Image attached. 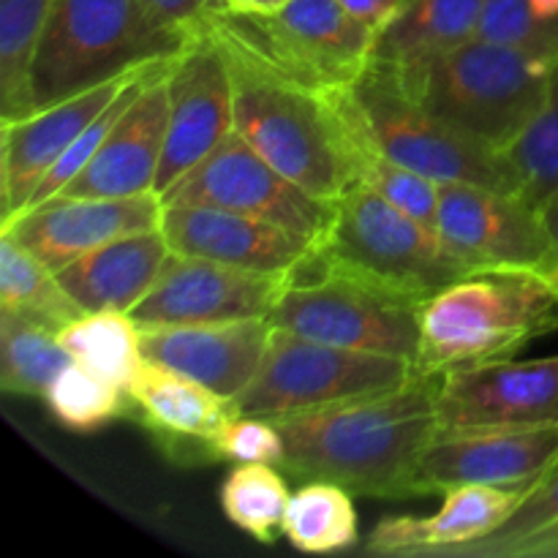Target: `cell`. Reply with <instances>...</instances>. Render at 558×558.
I'll list each match as a JSON object with an SVG mask.
<instances>
[{
	"label": "cell",
	"mask_w": 558,
	"mask_h": 558,
	"mask_svg": "<svg viewBox=\"0 0 558 558\" xmlns=\"http://www.w3.org/2000/svg\"><path fill=\"white\" fill-rule=\"evenodd\" d=\"M287 281L289 276L169 254L150 292L131 308V319L147 330L270 316Z\"/></svg>",
	"instance_id": "5bb4252c"
},
{
	"label": "cell",
	"mask_w": 558,
	"mask_h": 558,
	"mask_svg": "<svg viewBox=\"0 0 558 558\" xmlns=\"http://www.w3.org/2000/svg\"><path fill=\"white\" fill-rule=\"evenodd\" d=\"M423 303L338 272L316 259L289 272L287 289L267 316L272 327L332 347L390 354L414 365Z\"/></svg>",
	"instance_id": "9c48e42d"
},
{
	"label": "cell",
	"mask_w": 558,
	"mask_h": 558,
	"mask_svg": "<svg viewBox=\"0 0 558 558\" xmlns=\"http://www.w3.org/2000/svg\"><path fill=\"white\" fill-rule=\"evenodd\" d=\"M477 38L543 58H558V20L537 16L529 0H488Z\"/></svg>",
	"instance_id": "e575fe53"
},
{
	"label": "cell",
	"mask_w": 558,
	"mask_h": 558,
	"mask_svg": "<svg viewBox=\"0 0 558 558\" xmlns=\"http://www.w3.org/2000/svg\"><path fill=\"white\" fill-rule=\"evenodd\" d=\"M439 430L558 425V354L458 368L436 385Z\"/></svg>",
	"instance_id": "2e32d148"
},
{
	"label": "cell",
	"mask_w": 558,
	"mask_h": 558,
	"mask_svg": "<svg viewBox=\"0 0 558 558\" xmlns=\"http://www.w3.org/2000/svg\"><path fill=\"white\" fill-rule=\"evenodd\" d=\"M161 232L172 254L272 276H289L316 248L276 223L210 205H163Z\"/></svg>",
	"instance_id": "d6986e66"
},
{
	"label": "cell",
	"mask_w": 558,
	"mask_h": 558,
	"mask_svg": "<svg viewBox=\"0 0 558 558\" xmlns=\"http://www.w3.org/2000/svg\"><path fill=\"white\" fill-rule=\"evenodd\" d=\"M207 450H210L213 461L281 466L287 445L272 420L238 412L207 439Z\"/></svg>",
	"instance_id": "d590c367"
},
{
	"label": "cell",
	"mask_w": 558,
	"mask_h": 558,
	"mask_svg": "<svg viewBox=\"0 0 558 558\" xmlns=\"http://www.w3.org/2000/svg\"><path fill=\"white\" fill-rule=\"evenodd\" d=\"M49 414L63 428L87 434V430L104 428L112 420L125 417L134 409L129 390L114 385L107 376L96 374L87 365L71 360L63 371L52 379L44 392Z\"/></svg>",
	"instance_id": "d6a6232c"
},
{
	"label": "cell",
	"mask_w": 558,
	"mask_h": 558,
	"mask_svg": "<svg viewBox=\"0 0 558 558\" xmlns=\"http://www.w3.org/2000/svg\"><path fill=\"white\" fill-rule=\"evenodd\" d=\"M194 31L167 25L147 0H58L31 65L33 112L109 80L169 63Z\"/></svg>",
	"instance_id": "277c9868"
},
{
	"label": "cell",
	"mask_w": 558,
	"mask_h": 558,
	"mask_svg": "<svg viewBox=\"0 0 558 558\" xmlns=\"http://www.w3.org/2000/svg\"><path fill=\"white\" fill-rule=\"evenodd\" d=\"M0 314H14L60 332L85 311L69 298L58 272L0 229Z\"/></svg>",
	"instance_id": "484cf974"
},
{
	"label": "cell",
	"mask_w": 558,
	"mask_h": 558,
	"mask_svg": "<svg viewBox=\"0 0 558 558\" xmlns=\"http://www.w3.org/2000/svg\"><path fill=\"white\" fill-rule=\"evenodd\" d=\"M169 254L172 251L161 229H147L80 256L58 270V281L85 314L93 311L131 314V308L150 292Z\"/></svg>",
	"instance_id": "cb8c5ba5"
},
{
	"label": "cell",
	"mask_w": 558,
	"mask_h": 558,
	"mask_svg": "<svg viewBox=\"0 0 558 558\" xmlns=\"http://www.w3.org/2000/svg\"><path fill=\"white\" fill-rule=\"evenodd\" d=\"M505 158L515 172L523 199L543 207L558 196V63L543 107L510 142Z\"/></svg>",
	"instance_id": "836d02e7"
},
{
	"label": "cell",
	"mask_w": 558,
	"mask_h": 558,
	"mask_svg": "<svg viewBox=\"0 0 558 558\" xmlns=\"http://www.w3.org/2000/svg\"><path fill=\"white\" fill-rule=\"evenodd\" d=\"M71 363L58 332L38 322L0 314V387L9 396H44Z\"/></svg>",
	"instance_id": "4dcf8cb0"
},
{
	"label": "cell",
	"mask_w": 558,
	"mask_h": 558,
	"mask_svg": "<svg viewBox=\"0 0 558 558\" xmlns=\"http://www.w3.org/2000/svg\"><path fill=\"white\" fill-rule=\"evenodd\" d=\"M539 480V477H537ZM458 485L447 488L439 512L428 518H385L365 539V554L403 558H450L488 537L526 499L532 485Z\"/></svg>",
	"instance_id": "44dd1931"
},
{
	"label": "cell",
	"mask_w": 558,
	"mask_h": 558,
	"mask_svg": "<svg viewBox=\"0 0 558 558\" xmlns=\"http://www.w3.org/2000/svg\"><path fill=\"white\" fill-rule=\"evenodd\" d=\"M543 210V221L545 229H548V238H550V259L548 267H545V276L554 281V287L558 289V196L548 202V205L539 207Z\"/></svg>",
	"instance_id": "f35d334b"
},
{
	"label": "cell",
	"mask_w": 558,
	"mask_h": 558,
	"mask_svg": "<svg viewBox=\"0 0 558 558\" xmlns=\"http://www.w3.org/2000/svg\"><path fill=\"white\" fill-rule=\"evenodd\" d=\"M174 63V60H172ZM153 76L104 145L60 196H136L156 191L169 125V69ZM58 199V196H54Z\"/></svg>",
	"instance_id": "7402d4cb"
},
{
	"label": "cell",
	"mask_w": 558,
	"mask_h": 558,
	"mask_svg": "<svg viewBox=\"0 0 558 558\" xmlns=\"http://www.w3.org/2000/svg\"><path fill=\"white\" fill-rule=\"evenodd\" d=\"M409 360L332 347L272 327L254 381L234 398L240 414L287 417L354 398L379 396L414 379Z\"/></svg>",
	"instance_id": "30bf717a"
},
{
	"label": "cell",
	"mask_w": 558,
	"mask_h": 558,
	"mask_svg": "<svg viewBox=\"0 0 558 558\" xmlns=\"http://www.w3.org/2000/svg\"><path fill=\"white\" fill-rule=\"evenodd\" d=\"M558 463V425L436 430L414 469V496L458 485H518Z\"/></svg>",
	"instance_id": "9a60e30c"
},
{
	"label": "cell",
	"mask_w": 558,
	"mask_h": 558,
	"mask_svg": "<svg viewBox=\"0 0 558 558\" xmlns=\"http://www.w3.org/2000/svg\"><path fill=\"white\" fill-rule=\"evenodd\" d=\"M167 25L180 31H194L210 11L223 5V0H147Z\"/></svg>",
	"instance_id": "8d00e7d4"
},
{
	"label": "cell",
	"mask_w": 558,
	"mask_h": 558,
	"mask_svg": "<svg viewBox=\"0 0 558 558\" xmlns=\"http://www.w3.org/2000/svg\"><path fill=\"white\" fill-rule=\"evenodd\" d=\"M488 0H409L381 31L371 60L412 69L477 38Z\"/></svg>",
	"instance_id": "d4e9b609"
},
{
	"label": "cell",
	"mask_w": 558,
	"mask_h": 558,
	"mask_svg": "<svg viewBox=\"0 0 558 558\" xmlns=\"http://www.w3.org/2000/svg\"><path fill=\"white\" fill-rule=\"evenodd\" d=\"M292 0H223V5L240 14H272Z\"/></svg>",
	"instance_id": "ab89813d"
},
{
	"label": "cell",
	"mask_w": 558,
	"mask_h": 558,
	"mask_svg": "<svg viewBox=\"0 0 558 558\" xmlns=\"http://www.w3.org/2000/svg\"><path fill=\"white\" fill-rule=\"evenodd\" d=\"M436 385L439 379L414 376L379 396L272 417L287 445L281 466L357 496H414V469L439 430Z\"/></svg>",
	"instance_id": "6da1fadb"
},
{
	"label": "cell",
	"mask_w": 558,
	"mask_h": 558,
	"mask_svg": "<svg viewBox=\"0 0 558 558\" xmlns=\"http://www.w3.org/2000/svg\"><path fill=\"white\" fill-rule=\"evenodd\" d=\"M558 550V463L548 469L526 499L496 532L450 558H550Z\"/></svg>",
	"instance_id": "f1b7e54d"
},
{
	"label": "cell",
	"mask_w": 558,
	"mask_h": 558,
	"mask_svg": "<svg viewBox=\"0 0 558 558\" xmlns=\"http://www.w3.org/2000/svg\"><path fill=\"white\" fill-rule=\"evenodd\" d=\"M58 0H0V120L33 112L31 65Z\"/></svg>",
	"instance_id": "f546056e"
},
{
	"label": "cell",
	"mask_w": 558,
	"mask_h": 558,
	"mask_svg": "<svg viewBox=\"0 0 558 558\" xmlns=\"http://www.w3.org/2000/svg\"><path fill=\"white\" fill-rule=\"evenodd\" d=\"M550 558H558V550H556V554H554V556H550Z\"/></svg>",
	"instance_id": "b9f144b4"
},
{
	"label": "cell",
	"mask_w": 558,
	"mask_h": 558,
	"mask_svg": "<svg viewBox=\"0 0 558 558\" xmlns=\"http://www.w3.org/2000/svg\"><path fill=\"white\" fill-rule=\"evenodd\" d=\"M196 27L248 69L314 90L352 85L376 41L374 27L349 14L341 0H292L272 14L218 5Z\"/></svg>",
	"instance_id": "8992f818"
},
{
	"label": "cell",
	"mask_w": 558,
	"mask_h": 558,
	"mask_svg": "<svg viewBox=\"0 0 558 558\" xmlns=\"http://www.w3.org/2000/svg\"><path fill=\"white\" fill-rule=\"evenodd\" d=\"M556 63L558 58L472 38L412 69H396L436 120L505 153L543 107Z\"/></svg>",
	"instance_id": "5b68a950"
},
{
	"label": "cell",
	"mask_w": 558,
	"mask_h": 558,
	"mask_svg": "<svg viewBox=\"0 0 558 558\" xmlns=\"http://www.w3.org/2000/svg\"><path fill=\"white\" fill-rule=\"evenodd\" d=\"M347 5L349 14L357 16L360 22H365L374 31H381L409 0H341Z\"/></svg>",
	"instance_id": "74e56055"
},
{
	"label": "cell",
	"mask_w": 558,
	"mask_h": 558,
	"mask_svg": "<svg viewBox=\"0 0 558 558\" xmlns=\"http://www.w3.org/2000/svg\"><path fill=\"white\" fill-rule=\"evenodd\" d=\"M270 319L207 322V325L147 327L142 330V354L150 363L199 381L221 398H234L254 381L267 341Z\"/></svg>",
	"instance_id": "ffe728a7"
},
{
	"label": "cell",
	"mask_w": 558,
	"mask_h": 558,
	"mask_svg": "<svg viewBox=\"0 0 558 558\" xmlns=\"http://www.w3.org/2000/svg\"><path fill=\"white\" fill-rule=\"evenodd\" d=\"M161 221L163 199L147 191L136 196H58L27 207L0 229L58 272L112 240L161 229Z\"/></svg>",
	"instance_id": "e0dca14e"
},
{
	"label": "cell",
	"mask_w": 558,
	"mask_h": 558,
	"mask_svg": "<svg viewBox=\"0 0 558 558\" xmlns=\"http://www.w3.org/2000/svg\"><path fill=\"white\" fill-rule=\"evenodd\" d=\"M129 396L158 445L174 450L172 458L191 452V461L196 463L213 461L207 439L238 414L234 401L150 360H145L140 376L129 387Z\"/></svg>",
	"instance_id": "603a6c76"
},
{
	"label": "cell",
	"mask_w": 558,
	"mask_h": 558,
	"mask_svg": "<svg viewBox=\"0 0 558 558\" xmlns=\"http://www.w3.org/2000/svg\"><path fill=\"white\" fill-rule=\"evenodd\" d=\"M227 63L234 87V131L270 167L327 202H338L357 185L354 131L338 90L276 80L229 54Z\"/></svg>",
	"instance_id": "3957f363"
},
{
	"label": "cell",
	"mask_w": 558,
	"mask_h": 558,
	"mask_svg": "<svg viewBox=\"0 0 558 558\" xmlns=\"http://www.w3.org/2000/svg\"><path fill=\"white\" fill-rule=\"evenodd\" d=\"M147 69L131 71L118 80L76 93L65 101L36 109L25 118L0 120V129H3V145H0V196H3L0 213H3V221L0 223H9L31 205L41 180L60 161V156L74 145L76 136Z\"/></svg>",
	"instance_id": "ac0fdd59"
},
{
	"label": "cell",
	"mask_w": 558,
	"mask_h": 558,
	"mask_svg": "<svg viewBox=\"0 0 558 558\" xmlns=\"http://www.w3.org/2000/svg\"><path fill=\"white\" fill-rule=\"evenodd\" d=\"M71 360L107 376L129 390L145 365L142 330L125 311H93L82 314L58 332Z\"/></svg>",
	"instance_id": "83f0119b"
},
{
	"label": "cell",
	"mask_w": 558,
	"mask_h": 558,
	"mask_svg": "<svg viewBox=\"0 0 558 558\" xmlns=\"http://www.w3.org/2000/svg\"><path fill=\"white\" fill-rule=\"evenodd\" d=\"M169 125L156 194L167 196L180 178L205 161L234 131V87L227 54L202 27L169 69Z\"/></svg>",
	"instance_id": "7c38bea8"
},
{
	"label": "cell",
	"mask_w": 558,
	"mask_h": 558,
	"mask_svg": "<svg viewBox=\"0 0 558 558\" xmlns=\"http://www.w3.org/2000/svg\"><path fill=\"white\" fill-rule=\"evenodd\" d=\"M314 254L332 270L420 303L472 272L436 229L365 185H354L336 202L330 232Z\"/></svg>",
	"instance_id": "52a82bcc"
},
{
	"label": "cell",
	"mask_w": 558,
	"mask_h": 558,
	"mask_svg": "<svg viewBox=\"0 0 558 558\" xmlns=\"http://www.w3.org/2000/svg\"><path fill=\"white\" fill-rule=\"evenodd\" d=\"M343 96L371 142L392 161L439 185L474 183L518 191L515 172L505 153L488 150L436 120L409 93L396 65L371 60L363 74L343 87Z\"/></svg>",
	"instance_id": "ba28073f"
},
{
	"label": "cell",
	"mask_w": 558,
	"mask_h": 558,
	"mask_svg": "<svg viewBox=\"0 0 558 558\" xmlns=\"http://www.w3.org/2000/svg\"><path fill=\"white\" fill-rule=\"evenodd\" d=\"M529 5L543 20H558V0H529Z\"/></svg>",
	"instance_id": "60d3db41"
},
{
	"label": "cell",
	"mask_w": 558,
	"mask_h": 558,
	"mask_svg": "<svg viewBox=\"0 0 558 558\" xmlns=\"http://www.w3.org/2000/svg\"><path fill=\"white\" fill-rule=\"evenodd\" d=\"M163 205H210L262 218L319 245L336 218V202L319 199L265 161L238 131L169 189Z\"/></svg>",
	"instance_id": "8fae6325"
},
{
	"label": "cell",
	"mask_w": 558,
	"mask_h": 558,
	"mask_svg": "<svg viewBox=\"0 0 558 558\" xmlns=\"http://www.w3.org/2000/svg\"><path fill=\"white\" fill-rule=\"evenodd\" d=\"M352 490L330 480H308L292 494L281 534L303 554H338L360 537Z\"/></svg>",
	"instance_id": "4316f807"
},
{
	"label": "cell",
	"mask_w": 558,
	"mask_h": 558,
	"mask_svg": "<svg viewBox=\"0 0 558 558\" xmlns=\"http://www.w3.org/2000/svg\"><path fill=\"white\" fill-rule=\"evenodd\" d=\"M436 232L472 270L529 267L545 272L550 259L543 210L518 191L474 183L441 185Z\"/></svg>",
	"instance_id": "4fadbf2b"
},
{
	"label": "cell",
	"mask_w": 558,
	"mask_h": 558,
	"mask_svg": "<svg viewBox=\"0 0 558 558\" xmlns=\"http://www.w3.org/2000/svg\"><path fill=\"white\" fill-rule=\"evenodd\" d=\"M221 510L232 526L251 534L256 543L272 545L287 515L289 490L278 466L270 463H238L221 485Z\"/></svg>",
	"instance_id": "1f68e13d"
},
{
	"label": "cell",
	"mask_w": 558,
	"mask_h": 558,
	"mask_svg": "<svg viewBox=\"0 0 558 558\" xmlns=\"http://www.w3.org/2000/svg\"><path fill=\"white\" fill-rule=\"evenodd\" d=\"M558 330V289L529 267H480L423 303L417 376L439 379L458 368L521 354Z\"/></svg>",
	"instance_id": "7a4b0ae2"
}]
</instances>
